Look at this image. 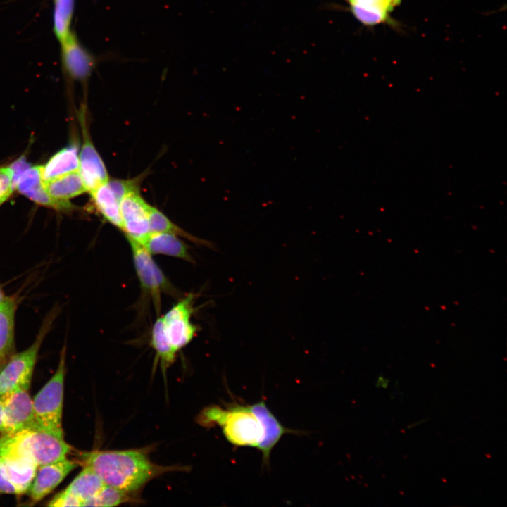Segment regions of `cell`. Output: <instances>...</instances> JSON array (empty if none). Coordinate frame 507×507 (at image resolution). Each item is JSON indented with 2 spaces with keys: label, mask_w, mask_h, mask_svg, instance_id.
Returning a JSON list of instances; mask_svg holds the SVG:
<instances>
[{
  "label": "cell",
  "mask_w": 507,
  "mask_h": 507,
  "mask_svg": "<svg viewBox=\"0 0 507 507\" xmlns=\"http://www.w3.org/2000/svg\"><path fill=\"white\" fill-rule=\"evenodd\" d=\"M82 459L106 485L128 493L170 470L152 463L139 450L96 451L84 453Z\"/></svg>",
  "instance_id": "1"
},
{
  "label": "cell",
  "mask_w": 507,
  "mask_h": 507,
  "mask_svg": "<svg viewBox=\"0 0 507 507\" xmlns=\"http://www.w3.org/2000/svg\"><path fill=\"white\" fill-rule=\"evenodd\" d=\"M70 449L63 437L41 429L7 432L0 437V457L25 458L38 466L66 457Z\"/></svg>",
  "instance_id": "2"
},
{
  "label": "cell",
  "mask_w": 507,
  "mask_h": 507,
  "mask_svg": "<svg viewBox=\"0 0 507 507\" xmlns=\"http://www.w3.org/2000/svg\"><path fill=\"white\" fill-rule=\"evenodd\" d=\"M199 423L204 426L218 425L226 439L236 446L257 448L263 438L261 424L250 405L235 403L225 409L208 406L199 415Z\"/></svg>",
  "instance_id": "3"
},
{
  "label": "cell",
  "mask_w": 507,
  "mask_h": 507,
  "mask_svg": "<svg viewBox=\"0 0 507 507\" xmlns=\"http://www.w3.org/2000/svg\"><path fill=\"white\" fill-rule=\"evenodd\" d=\"M65 346L60 356L56 370L32 399L34 415L39 429L63 437L62 426Z\"/></svg>",
  "instance_id": "4"
},
{
  "label": "cell",
  "mask_w": 507,
  "mask_h": 507,
  "mask_svg": "<svg viewBox=\"0 0 507 507\" xmlns=\"http://www.w3.org/2000/svg\"><path fill=\"white\" fill-rule=\"evenodd\" d=\"M52 315L42 326L32 344L15 353L0 369V396L18 389H29L39 351L52 320Z\"/></svg>",
  "instance_id": "5"
},
{
  "label": "cell",
  "mask_w": 507,
  "mask_h": 507,
  "mask_svg": "<svg viewBox=\"0 0 507 507\" xmlns=\"http://www.w3.org/2000/svg\"><path fill=\"white\" fill-rule=\"evenodd\" d=\"M131 248L137 275L143 293L149 296L157 313L161 303V294H175L176 292L162 270L151 258V254L139 242L127 239Z\"/></svg>",
  "instance_id": "6"
},
{
  "label": "cell",
  "mask_w": 507,
  "mask_h": 507,
  "mask_svg": "<svg viewBox=\"0 0 507 507\" xmlns=\"http://www.w3.org/2000/svg\"><path fill=\"white\" fill-rule=\"evenodd\" d=\"M193 299V294L186 296L161 317L165 334L176 351L187 345L197 330L192 322Z\"/></svg>",
  "instance_id": "7"
},
{
  "label": "cell",
  "mask_w": 507,
  "mask_h": 507,
  "mask_svg": "<svg viewBox=\"0 0 507 507\" xmlns=\"http://www.w3.org/2000/svg\"><path fill=\"white\" fill-rule=\"evenodd\" d=\"M1 397L3 401L4 433L39 429L29 389H18Z\"/></svg>",
  "instance_id": "8"
},
{
  "label": "cell",
  "mask_w": 507,
  "mask_h": 507,
  "mask_svg": "<svg viewBox=\"0 0 507 507\" xmlns=\"http://www.w3.org/2000/svg\"><path fill=\"white\" fill-rule=\"evenodd\" d=\"M41 165L31 166L29 163L13 173L14 190H18L35 203L62 212H70L74 206L70 201L52 199L46 192L42 177Z\"/></svg>",
  "instance_id": "9"
},
{
  "label": "cell",
  "mask_w": 507,
  "mask_h": 507,
  "mask_svg": "<svg viewBox=\"0 0 507 507\" xmlns=\"http://www.w3.org/2000/svg\"><path fill=\"white\" fill-rule=\"evenodd\" d=\"M150 206L142 197L139 189L131 191L123 197L120 204L122 231L127 239L142 244L149 234Z\"/></svg>",
  "instance_id": "10"
},
{
  "label": "cell",
  "mask_w": 507,
  "mask_h": 507,
  "mask_svg": "<svg viewBox=\"0 0 507 507\" xmlns=\"http://www.w3.org/2000/svg\"><path fill=\"white\" fill-rule=\"evenodd\" d=\"M77 466L66 457L39 465L34 480L27 490L30 501L36 503L49 494Z\"/></svg>",
  "instance_id": "11"
},
{
  "label": "cell",
  "mask_w": 507,
  "mask_h": 507,
  "mask_svg": "<svg viewBox=\"0 0 507 507\" xmlns=\"http://www.w3.org/2000/svg\"><path fill=\"white\" fill-rule=\"evenodd\" d=\"M85 118L80 117L83 144L79 155L78 171L87 191L92 192L108 180L104 163L91 141L86 129Z\"/></svg>",
  "instance_id": "12"
},
{
  "label": "cell",
  "mask_w": 507,
  "mask_h": 507,
  "mask_svg": "<svg viewBox=\"0 0 507 507\" xmlns=\"http://www.w3.org/2000/svg\"><path fill=\"white\" fill-rule=\"evenodd\" d=\"M250 408L258 418L263 428V438L257 448L262 453L263 463L268 465L270 453L283 435L292 433L299 434L303 432L283 426L268 408L263 399L250 405Z\"/></svg>",
  "instance_id": "13"
},
{
  "label": "cell",
  "mask_w": 507,
  "mask_h": 507,
  "mask_svg": "<svg viewBox=\"0 0 507 507\" xmlns=\"http://www.w3.org/2000/svg\"><path fill=\"white\" fill-rule=\"evenodd\" d=\"M61 44L63 64L69 75L74 79L86 80L94 67V57L80 45L71 32Z\"/></svg>",
  "instance_id": "14"
},
{
  "label": "cell",
  "mask_w": 507,
  "mask_h": 507,
  "mask_svg": "<svg viewBox=\"0 0 507 507\" xmlns=\"http://www.w3.org/2000/svg\"><path fill=\"white\" fill-rule=\"evenodd\" d=\"M354 17L362 24L374 26L389 23L391 13L401 0H345Z\"/></svg>",
  "instance_id": "15"
},
{
  "label": "cell",
  "mask_w": 507,
  "mask_h": 507,
  "mask_svg": "<svg viewBox=\"0 0 507 507\" xmlns=\"http://www.w3.org/2000/svg\"><path fill=\"white\" fill-rule=\"evenodd\" d=\"M5 477L15 487L17 494L27 493L38 465L25 458L0 457Z\"/></svg>",
  "instance_id": "16"
},
{
  "label": "cell",
  "mask_w": 507,
  "mask_h": 507,
  "mask_svg": "<svg viewBox=\"0 0 507 507\" xmlns=\"http://www.w3.org/2000/svg\"><path fill=\"white\" fill-rule=\"evenodd\" d=\"M142 244L151 255H165L193 261L187 244L172 234L151 232Z\"/></svg>",
  "instance_id": "17"
},
{
  "label": "cell",
  "mask_w": 507,
  "mask_h": 507,
  "mask_svg": "<svg viewBox=\"0 0 507 507\" xmlns=\"http://www.w3.org/2000/svg\"><path fill=\"white\" fill-rule=\"evenodd\" d=\"M15 300L6 297L0 303V369L15 352Z\"/></svg>",
  "instance_id": "18"
},
{
  "label": "cell",
  "mask_w": 507,
  "mask_h": 507,
  "mask_svg": "<svg viewBox=\"0 0 507 507\" xmlns=\"http://www.w3.org/2000/svg\"><path fill=\"white\" fill-rule=\"evenodd\" d=\"M79 156L77 146H66L58 151L42 168L43 182H48L61 175L77 170Z\"/></svg>",
  "instance_id": "19"
},
{
  "label": "cell",
  "mask_w": 507,
  "mask_h": 507,
  "mask_svg": "<svg viewBox=\"0 0 507 507\" xmlns=\"http://www.w3.org/2000/svg\"><path fill=\"white\" fill-rule=\"evenodd\" d=\"M96 211L109 223L123 230L120 215V201L115 195L107 182L89 192Z\"/></svg>",
  "instance_id": "20"
},
{
  "label": "cell",
  "mask_w": 507,
  "mask_h": 507,
  "mask_svg": "<svg viewBox=\"0 0 507 507\" xmlns=\"http://www.w3.org/2000/svg\"><path fill=\"white\" fill-rule=\"evenodd\" d=\"M48 194L58 201H69V199L82 194L87 190L77 170L57 177L43 182Z\"/></svg>",
  "instance_id": "21"
},
{
  "label": "cell",
  "mask_w": 507,
  "mask_h": 507,
  "mask_svg": "<svg viewBox=\"0 0 507 507\" xmlns=\"http://www.w3.org/2000/svg\"><path fill=\"white\" fill-rule=\"evenodd\" d=\"M105 484L100 477L88 466L83 469L73 479L65 489L83 503L99 492Z\"/></svg>",
  "instance_id": "22"
},
{
  "label": "cell",
  "mask_w": 507,
  "mask_h": 507,
  "mask_svg": "<svg viewBox=\"0 0 507 507\" xmlns=\"http://www.w3.org/2000/svg\"><path fill=\"white\" fill-rule=\"evenodd\" d=\"M151 344L162 367L166 368L174 362L177 351L173 347L165 334L161 317L158 318L153 325Z\"/></svg>",
  "instance_id": "23"
},
{
  "label": "cell",
  "mask_w": 507,
  "mask_h": 507,
  "mask_svg": "<svg viewBox=\"0 0 507 507\" xmlns=\"http://www.w3.org/2000/svg\"><path fill=\"white\" fill-rule=\"evenodd\" d=\"M149 222L151 232H166L176 235L177 237L186 238L194 243L198 244H206L204 240L192 236L185 230H182L169 218H168L162 212L156 208L150 206L149 211Z\"/></svg>",
  "instance_id": "24"
},
{
  "label": "cell",
  "mask_w": 507,
  "mask_h": 507,
  "mask_svg": "<svg viewBox=\"0 0 507 507\" xmlns=\"http://www.w3.org/2000/svg\"><path fill=\"white\" fill-rule=\"evenodd\" d=\"M54 30L61 42L70 32V24L73 12V0H55Z\"/></svg>",
  "instance_id": "25"
},
{
  "label": "cell",
  "mask_w": 507,
  "mask_h": 507,
  "mask_svg": "<svg viewBox=\"0 0 507 507\" xmlns=\"http://www.w3.org/2000/svg\"><path fill=\"white\" fill-rule=\"evenodd\" d=\"M129 495L128 492L105 484L82 506H116L129 501Z\"/></svg>",
  "instance_id": "26"
},
{
  "label": "cell",
  "mask_w": 507,
  "mask_h": 507,
  "mask_svg": "<svg viewBox=\"0 0 507 507\" xmlns=\"http://www.w3.org/2000/svg\"><path fill=\"white\" fill-rule=\"evenodd\" d=\"M14 190L13 173L10 167H0V206Z\"/></svg>",
  "instance_id": "27"
},
{
  "label": "cell",
  "mask_w": 507,
  "mask_h": 507,
  "mask_svg": "<svg viewBox=\"0 0 507 507\" xmlns=\"http://www.w3.org/2000/svg\"><path fill=\"white\" fill-rule=\"evenodd\" d=\"M139 180L113 179L107 181L108 184L120 201L131 191L139 189Z\"/></svg>",
  "instance_id": "28"
},
{
  "label": "cell",
  "mask_w": 507,
  "mask_h": 507,
  "mask_svg": "<svg viewBox=\"0 0 507 507\" xmlns=\"http://www.w3.org/2000/svg\"><path fill=\"white\" fill-rule=\"evenodd\" d=\"M47 506L56 507L81 506V503L65 489L54 496Z\"/></svg>",
  "instance_id": "29"
},
{
  "label": "cell",
  "mask_w": 507,
  "mask_h": 507,
  "mask_svg": "<svg viewBox=\"0 0 507 507\" xmlns=\"http://www.w3.org/2000/svg\"><path fill=\"white\" fill-rule=\"evenodd\" d=\"M0 493L1 494H17L15 487L8 481L5 477L0 460Z\"/></svg>",
  "instance_id": "30"
},
{
  "label": "cell",
  "mask_w": 507,
  "mask_h": 507,
  "mask_svg": "<svg viewBox=\"0 0 507 507\" xmlns=\"http://www.w3.org/2000/svg\"><path fill=\"white\" fill-rule=\"evenodd\" d=\"M0 432L4 433V425H3V401L2 398L0 396Z\"/></svg>",
  "instance_id": "31"
},
{
  "label": "cell",
  "mask_w": 507,
  "mask_h": 507,
  "mask_svg": "<svg viewBox=\"0 0 507 507\" xmlns=\"http://www.w3.org/2000/svg\"><path fill=\"white\" fill-rule=\"evenodd\" d=\"M6 296L4 295L3 291L0 288V303H2L5 299Z\"/></svg>",
  "instance_id": "32"
},
{
  "label": "cell",
  "mask_w": 507,
  "mask_h": 507,
  "mask_svg": "<svg viewBox=\"0 0 507 507\" xmlns=\"http://www.w3.org/2000/svg\"><path fill=\"white\" fill-rule=\"evenodd\" d=\"M423 422H424V420H420V421L416 422L417 423H415V424H413V425H411L408 426V427L410 428V427H414L415 425H418V424H420V423H423Z\"/></svg>",
  "instance_id": "33"
}]
</instances>
